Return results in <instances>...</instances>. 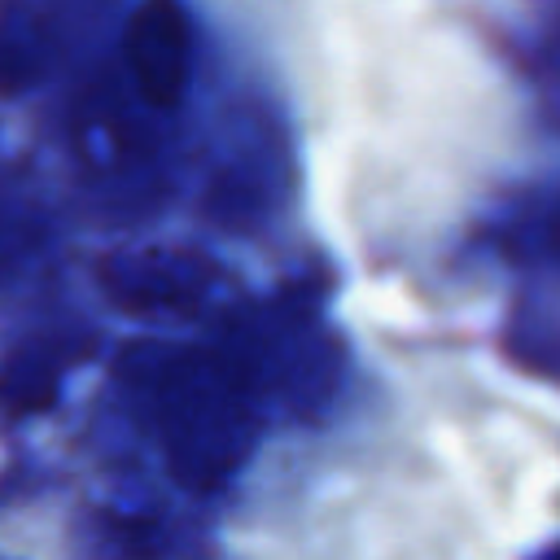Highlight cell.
Here are the masks:
<instances>
[{"mask_svg":"<svg viewBox=\"0 0 560 560\" xmlns=\"http://www.w3.org/2000/svg\"><path fill=\"white\" fill-rule=\"evenodd\" d=\"M153 429L171 477L188 490H219L254 446L245 372L223 354L179 350L149 376Z\"/></svg>","mask_w":560,"mask_h":560,"instance_id":"1","label":"cell"},{"mask_svg":"<svg viewBox=\"0 0 560 560\" xmlns=\"http://www.w3.org/2000/svg\"><path fill=\"white\" fill-rule=\"evenodd\" d=\"M214 262L192 249H131L101 267V289L136 315H192L214 289Z\"/></svg>","mask_w":560,"mask_h":560,"instance_id":"2","label":"cell"},{"mask_svg":"<svg viewBox=\"0 0 560 560\" xmlns=\"http://www.w3.org/2000/svg\"><path fill=\"white\" fill-rule=\"evenodd\" d=\"M188 52H192V39H188V18L179 0H144L131 13L122 35V57L136 92L153 109L179 105L188 88Z\"/></svg>","mask_w":560,"mask_h":560,"instance_id":"3","label":"cell"},{"mask_svg":"<svg viewBox=\"0 0 560 560\" xmlns=\"http://www.w3.org/2000/svg\"><path fill=\"white\" fill-rule=\"evenodd\" d=\"M44 70V35L35 31V18L4 13L0 18V92H18Z\"/></svg>","mask_w":560,"mask_h":560,"instance_id":"4","label":"cell"},{"mask_svg":"<svg viewBox=\"0 0 560 560\" xmlns=\"http://www.w3.org/2000/svg\"><path fill=\"white\" fill-rule=\"evenodd\" d=\"M556 241H560V223H556Z\"/></svg>","mask_w":560,"mask_h":560,"instance_id":"5","label":"cell"}]
</instances>
